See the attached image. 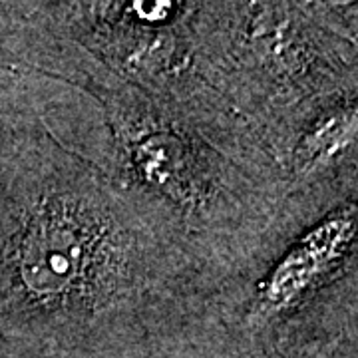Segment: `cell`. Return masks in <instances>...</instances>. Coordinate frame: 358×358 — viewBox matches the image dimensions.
<instances>
[{"label": "cell", "mask_w": 358, "mask_h": 358, "mask_svg": "<svg viewBox=\"0 0 358 358\" xmlns=\"http://www.w3.org/2000/svg\"><path fill=\"white\" fill-rule=\"evenodd\" d=\"M20 14V78L42 129L152 209L223 281L247 293L287 245L282 192L74 40Z\"/></svg>", "instance_id": "2"}, {"label": "cell", "mask_w": 358, "mask_h": 358, "mask_svg": "<svg viewBox=\"0 0 358 358\" xmlns=\"http://www.w3.org/2000/svg\"><path fill=\"white\" fill-rule=\"evenodd\" d=\"M358 275V201H346L282 247L247 289L229 331L265 350L285 322L320 294Z\"/></svg>", "instance_id": "5"}, {"label": "cell", "mask_w": 358, "mask_h": 358, "mask_svg": "<svg viewBox=\"0 0 358 358\" xmlns=\"http://www.w3.org/2000/svg\"><path fill=\"white\" fill-rule=\"evenodd\" d=\"M197 0L24 2L26 18L74 40L155 103L181 115L257 179L285 193L279 164L207 80L193 42Z\"/></svg>", "instance_id": "4"}, {"label": "cell", "mask_w": 358, "mask_h": 358, "mask_svg": "<svg viewBox=\"0 0 358 358\" xmlns=\"http://www.w3.org/2000/svg\"><path fill=\"white\" fill-rule=\"evenodd\" d=\"M281 229L291 241L308 225L358 197V98L315 115L281 164Z\"/></svg>", "instance_id": "6"}, {"label": "cell", "mask_w": 358, "mask_h": 358, "mask_svg": "<svg viewBox=\"0 0 358 358\" xmlns=\"http://www.w3.org/2000/svg\"><path fill=\"white\" fill-rule=\"evenodd\" d=\"M0 219V313L48 350L155 358L227 327L243 294L30 110ZM115 358V357H114Z\"/></svg>", "instance_id": "1"}, {"label": "cell", "mask_w": 358, "mask_h": 358, "mask_svg": "<svg viewBox=\"0 0 358 358\" xmlns=\"http://www.w3.org/2000/svg\"><path fill=\"white\" fill-rule=\"evenodd\" d=\"M192 34L209 84L279 167L315 115L358 98L357 2H195Z\"/></svg>", "instance_id": "3"}]
</instances>
